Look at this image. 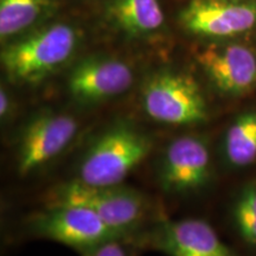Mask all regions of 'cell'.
<instances>
[{"mask_svg": "<svg viewBox=\"0 0 256 256\" xmlns=\"http://www.w3.org/2000/svg\"><path fill=\"white\" fill-rule=\"evenodd\" d=\"M78 43L75 28L51 24L6 44L2 50V69L14 83H37L68 62Z\"/></svg>", "mask_w": 256, "mask_h": 256, "instance_id": "obj_1", "label": "cell"}, {"mask_svg": "<svg viewBox=\"0 0 256 256\" xmlns=\"http://www.w3.org/2000/svg\"><path fill=\"white\" fill-rule=\"evenodd\" d=\"M151 150V138L133 124L120 121L92 144L80 164L76 180L94 186L121 185Z\"/></svg>", "mask_w": 256, "mask_h": 256, "instance_id": "obj_2", "label": "cell"}, {"mask_svg": "<svg viewBox=\"0 0 256 256\" xmlns=\"http://www.w3.org/2000/svg\"><path fill=\"white\" fill-rule=\"evenodd\" d=\"M142 108L150 119L171 126L206 122L209 116L200 84L185 72L162 70L145 83Z\"/></svg>", "mask_w": 256, "mask_h": 256, "instance_id": "obj_3", "label": "cell"}, {"mask_svg": "<svg viewBox=\"0 0 256 256\" xmlns=\"http://www.w3.org/2000/svg\"><path fill=\"white\" fill-rule=\"evenodd\" d=\"M50 206L87 208L124 236L140 222L145 212V200L136 190L121 185L94 186L78 180L57 188Z\"/></svg>", "mask_w": 256, "mask_h": 256, "instance_id": "obj_4", "label": "cell"}, {"mask_svg": "<svg viewBox=\"0 0 256 256\" xmlns=\"http://www.w3.org/2000/svg\"><path fill=\"white\" fill-rule=\"evenodd\" d=\"M78 122L72 115L44 110L31 118L18 134L16 160L20 176L31 174L58 156L72 142Z\"/></svg>", "mask_w": 256, "mask_h": 256, "instance_id": "obj_5", "label": "cell"}, {"mask_svg": "<svg viewBox=\"0 0 256 256\" xmlns=\"http://www.w3.org/2000/svg\"><path fill=\"white\" fill-rule=\"evenodd\" d=\"M31 223L32 230L43 238L92 252L124 236L94 211L78 206H50Z\"/></svg>", "mask_w": 256, "mask_h": 256, "instance_id": "obj_6", "label": "cell"}, {"mask_svg": "<svg viewBox=\"0 0 256 256\" xmlns=\"http://www.w3.org/2000/svg\"><path fill=\"white\" fill-rule=\"evenodd\" d=\"M211 174L210 151L200 136H183L166 147L159 166V184L168 194H184L206 186Z\"/></svg>", "mask_w": 256, "mask_h": 256, "instance_id": "obj_7", "label": "cell"}, {"mask_svg": "<svg viewBox=\"0 0 256 256\" xmlns=\"http://www.w3.org/2000/svg\"><path fill=\"white\" fill-rule=\"evenodd\" d=\"M180 23L194 34L232 37L256 25V2L238 0H192L180 14Z\"/></svg>", "mask_w": 256, "mask_h": 256, "instance_id": "obj_8", "label": "cell"}, {"mask_svg": "<svg viewBox=\"0 0 256 256\" xmlns=\"http://www.w3.org/2000/svg\"><path fill=\"white\" fill-rule=\"evenodd\" d=\"M134 76L124 60L110 56H89L74 66L68 78L70 95L81 104H98L124 94Z\"/></svg>", "mask_w": 256, "mask_h": 256, "instance_id": "obj_9", "label": "cell"}, {"mask_svg": "<svg viewBox=\"0 0 256 256\" xmlns=\"http://www.w3.org/2000/svg\"><path fill=\"white\" fill-rule=\"evenodd\" d=\"M197 62L220 92L241 95L256 83V56L241 44L209 46L197 55Z\"/></svg>", "mask_w": 256, "mask_h": 256, "instance_id": "obj_10", "label": "cell"}, {"mask_svg": "<svg viewBox=\"0 0 256 256\" xmlns=\"http://www.w3.org/2000/svg\"><path fill=\"white\" fill-rule=\"evenodd\" d=\"M154 246L168 256H238L209 223L197 218L164 223Z\"/></svg>", "mask_w": 256, "mask_h": 256, "instance_id": "obj_11", "label": "cell"}, {"mask_svg": "<svg viewBox=\"0 0 256 256\" xmlns=\"http://www.w3.org/2000/svg\"><path fill=\"white\" fill-rule=\"evenodd\" d=\"M110 20L130 36H144L164 24L159 0H110L107 8Z\"/></svg>", "mask_w": 256, "mask_h": 256, "instance_id": "obj_12", "label": "cell"}, {"mask_svg": "<svg viewBox=\"0 0 256 256\" xmlns=\"http://www.w3.org/2000/svg\"><path fill=\"white\" fill-rule=\"evenodd\" d=\"M223 151L232 168L256 162V110L242 113L232 121L224 136Z\"/></svg>", "mask_w": 256, "mask_h": 256, "instance_id": "obj_13", "label": "cell"}, {"mask_svg": "<svg viewBox=\"0 0 256 256\" xmlns=\"http://www.w3.org/2000/svg\"><path fill=\"white\" fill-rule=\"evenodd\" d=\"M54 0H0V37L16 36L28 30L52 8Z\"/></svg>", "mask_w": 256, "mask_h": 256, "instance_id": "obj_14", "label": "cell"}, {"mask_svg": "<svg viewBox=\"0 0 256 256\" xmlns=\"http://www.w3.org/2000/svg\"><path fill=\"white\" fill-rule=\"evenodd\" d=\"M234 220L242 238L256 246V183L247 185L238 194L234 206Z\"/></svg>", "mask_w": 256, "mask_h": 256, "instance_id": "obj_15", "label": "cell"}, {"mask_svg": "<svg viewBox=\"0 0 256 256\" xmlns=\"http://www.w3.org/2000/svg\"><path fill=\"white\" fill-rule=\"evenodd\" d=\"M92 256H127V252L122 244L118 240H114L96 249L94 252H92Z\"/></svg>", "mask_w": 256, "mask_h": 256, "instance_id": "obj_16", "label": "cell"}, {"mask_svg": "<svg viewBox=\"0 0 256 256\" xmlns=\"http://www.w3.org/2000/svg\"><path fill=\"white\" fill-rule=\"evenodd\" d=\"M10 110H11V100H10L8 92L4 88H2V90H0V115H2V119L8 116Z\"/></svg>", "mask_w": 256, "mask_h": 256, "instance_id": "obj_17", "label": "cell"}, {"mask_svg": "<svg viewBox=\"0 0 256 256\" xmlns=\"http://www.w3.org/2000/svg\"><path fill=\"white\" fill-rule=\"evenodd\" d=\"M238 2H243V0H238Z\"/></svg>", "mask_w": 256, "mask_h": 256, "instance_id": "obj_18", "label": "cell"}]
</instances>
